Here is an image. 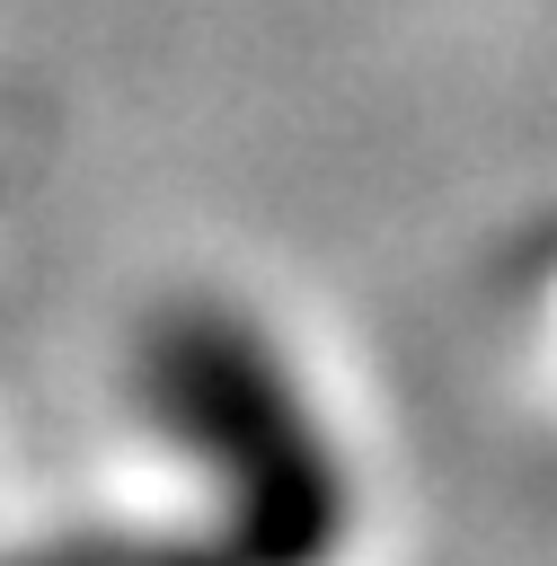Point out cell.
<instances>
[{
    "instance_id": "1",
    "label": "cell",
    "mask_w": 557,
    "mask_h": 566,
    "mask_svg": "<svg viewBox=\"0 0 557 566\" xmlns=\"http://www.w3.org/2000/svg\"><path fill=\"white\" fill-rule=\"evenodd\" d=\"M124 407L177 504L221 548H345L362 522V451L327 371L292 327L230 292H168L124 345Z\"/></svg>"
}]
</instances>
